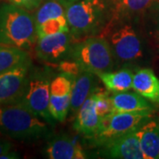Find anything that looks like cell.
<instances>
[{"label": "cell", "mask_w": 159, "mask_h": 159, "mask_svg": "<svg viewBox=\"0 0 159 159\" xmlns=\"http://www.w3.org/2000/svg\"><path fill=\"white\" fill-rule=\"evenodd\" d=\"M66 15V7L58 0H45L36 9L34 20L36 26L52 19Z\"/></svg>", "instance_id": "44dd1931"}, {"label": "cell", "mask_w": 159, "mask_h": 159, "mask_svg": "<svg viewBox=\"0 0 159 159\" xmlns=\"http://www.w3.org/2000/svg\"><path fill=\"white\" fill-rule=\"evenodd\" d=\"M99 80L111 93L127 91L133 89L134 73L129 68H122L118 71H110L97 74Z\"/></svg>", "instance_id": "d6986e66"}, {"label": "cell", "mask_w": 159, "mask_h": 159, "mask_svg": "<svg viewBox=\"0 0 159 159\" xmlns=\"http://www.w3.org/2000/svg\"><path fill=\"white\" fill-rule=\"evenodd\" d=\"M111 7L105 0H79L69 5L66 15L74 41L102 34L112 16Z\"/></svg>", "instance_id": "7a4b0ae2"}, {"label": "cell", "mask_w": 159, "mask_h": 159, "mask_svg": "<svg viewBox=\"0 0 159 159\" xmlns=\"http://www.w3.org/2000/svg\"><path fill=\"white\" fill-rule=\"evenodd\" d=\"M100 36L108 40L116 63L130 65L144 57L142 37L128 20L111 19Z\"/></svg>", "instance_id": "8992f818"}, {"label": "cell", "mask_w": 159, "mask_h": 159, "mask_svg": "<svg viewBox=\"0 0 159 159\" xmlns=\"http://www.w3.org/2000/svg\"><path fill=\"white\" fill-rule=\"evenodd\" d=\"M67 59L81 71L95 74L112 71L116 64L111 46L102 36H92L75 42Z\"/></svg>", "instance_id": "5b68a950"}, {"label": "cell", "mask_w": 159, "mask_h": 159, "mask_svg": "<svg viewBox=\"0 0 159 159\" xmlns=\"http://www.w3.org/2000/svg\"><path fill=\"white\" fill-rule=\"evenodd\" d=\"M11 148H12V144L11 142L6 140V138L0 136V156L8 151H11Z\"/></svg>", "instance_id": "d4e9b609"}, {"label": "cell", "mask_w": 159, "mask_h": 159, "mask_svg": "<svg viewBox=\"0 0 159 159\" xmlns=\"http://www.w3.org/2000/svg\"><path fill=\"white\" fill-rule=\"evenodd\" d=\"M96 93L97 91L83 102L74 122V130L87 138L92 137L97 133L102 121L96 111Z\"/></svg>", "instance_id": "5bb4252c"}, {"label": "cell", "mask_w": 159, "mask_h": 159, "mask_svg": "<svg viewBox=\"0 0 159 159\" xmlns=\"http://www.w3.org/2000/svg\"><path fill=\"white\" fill-rule=\"evenodd\" d=\"M10 4L21 7L27 11H33L39 7L44 0H7Z\"/></svg>", "instance_id": "cb8c5ba5"}, {"label": "cell", "mask_w": 159, "mask_h": 159, "mask_svg": "<svg viewBox=\"0 0 159 159\" xmlns=\"http://www.w3.org/2000/svg\"><path fill=\"white\" fill-rule=\"evenodd\" d=\"M96 111L98 116L103 119L109 114L113 112L112 102L111 100L110 91L98 89L96 93Z\"/></svg>", "instance_id": "603a6c76"}, {"label": "cell", "mask_w": 159, "mask_h": 159, "mask_svg": "<svg viewBox=\"0 0 159 159\" xmlns=\"http://www.w3.org/2000/svg\"><path fill=\"white\" fill-rule=\"evenodd\" d=\"M156 0H111L112 8L111 19L128 20L142 15Z\"/></svg>", "instance_id": "e0dca14e"}, {"label": "cell", "mask_w": 159, "mask_h": 159, "mask_svg": "<svg viewBox=\"0 0 159 159\" xmlns=\"http://www.w3.org/2000/svg\"><path fill=\"white\" fill-rule=\"evenodd\" d=\"M31 57L26 50L0 44V74L30 62Z\"/></svg>", "instance_id": "ffe728a7"}, {"label": "cell", "mask_w": 159, "mask_h": 159, "mask_svg": "<svg viewBox=\"0 0 159 159\" xmlns=\"http://www.w3.org/2000/svg\"><path fill=\"white\" fill-rule=\"evenodd\" d=\"M53 73L49 67L31 66L17 102L40 117L48 124L54 125L56 120L50 111V89Z\"/></svg>", "instance_id": "277c9868"}, {"label": "cell", "mask_w": 159, "mask_h": 159, "mask_svg": "<svg viewBox=\"0 0 159 159\" xmlns=\"http://www.w3.org/2000/svg\"><path fill=\"white\" fill-rule=\"evenodd\" d=\"M20 155L16 152L13 151H8L6 153L3 154L2 156H0V159H13V158H20Z\"/></svg>", "instance_id": "484cf974"}, {"label": "cell", "mask_w": 159, "mask_h": 159, "mask_svg": "<svg viewBox=\"0 0 159 159\" xmlns=\"http://www.w3.org/2000/svg\"><path fill=\"white\" fill-rule=\"evenodd\" d=\"M153 111L111 112L102 119L101 125L92 137L88 138L94 148L104 142L141 128L151 119Z\"/></svg>", "instance_id": "52a82bcc"}, {"label": "cell", "mask_w": 159, "mask_h": 159, "mask_svg": "<svg viewBox=\"0 0 159 159\" xmlns=\"http://www.w3.org/2000/svg\"><path fill=\"white\" fill-rule=\"evenodd\" d=\"M69 25L66 15L52 19L36 26V33L38 38L46 35L54 34L60 32H69Z\"/></svg>", "instance_id": "7402d4cb"}, {"label": "cell", "mask_w": 159, "mask_h": 159, "mask_svg": "<svg viewBox=\"0 0 159 159\" xmlns=\"http://www.w3.org/2000/svg\"><path fill=\"white\" fill-rule=\"evenodd\" d=\"M74 43L70 31L46 35L37 40L35 56L42 62L57 66L68 58Z\"/></svg>", "instance_id": "ba28073f"}, {"label": "cell", "mask_w": 159, "mask_h": 159, "mask_svg": "<svg viewBox=\"0 0 159 159\" xmlns=\"http://www.w3.org/2000/svg\"><path fill=\"white\" fill-rule=\"evenodd\" d=\"M51 126L17 101L0 104V134L11 140L34 142L48 139Z\"/></svg>", "instance_id": "6da1fadb"}, {"label": "cell", "mask_w": 159, "mask_h": 159, "mask_svg": "<svg viewBox=\"0 0 159 159\" xmlns=\"http://www.w3.org/2000/svg\"><path fill=\"white\" fill-rule=\"evenodd\" d=\"M37 40L34 15L10 3L0 6V44L28 51Z\"/></svg>", "instance_id": "3957f363"}, {"label": "cell", "mask_w": 159, "mask_h": 159, "mask_svg": "<svg viewBox=\"0 0 159 159\" xmlns=\"http://www.w3.org/2000/svg\"><path fill=\"white\" fill-rule=\"evenodd\" d=\"M98 80L99 77L97 74L87 71H80L74 75L70 104V111L73 115L76 116L78 111L88 97L99 89L97 86Z\"/></svg>", "instance_id": "4fadbf2b"}, {"label": "cell", "mask_w": 159, "mask_h": 159, "mask_svg": "<svg viewBox=\"0 0 159 159\" xmlns=\"http://www.w3.org/2000/svg\"><path fill=\"white\" fill-rule=\"evenodd\" d=\"M74 76L61 73L53 77L50 89V111L56 122H64L70 112Z\"/></svg>", "instance_id": "30bf717a"}, {"label": "cell", "mask_w": 159, "mask_h": 159, "mask_svg": "<svg viewBox=\"0 0 159 159\" xmlns=\"http://www.w3.org/2000/svg\"><path fill=\"white\" fill-rule=\"evenodd\" d=\"M32 61L0 74V104L16 101L22 92Z\"/></svg>", "instance_id": "8fae6325"}, {"label": "cell", "mask_w": 159, "mask_h": 159, "mask_svg": "<svg viewBox=\"0 0 159 159\" xmlns=\"http://www.w3.org/2000/svg\"><path fill=\"white\" fill-rule=\"evenodd\" d=\"M113 112L153 111V105L137 92H115L111 95Z\"/></svg>", "instance_id": "9a60e30c"}, {"label": "cell", "mask_w": 159, "mask_h": 159, "mask_svg": "<svg viewBox=\"0 0 159 159\" xmlns=\"http://www.w3.org/2000/svg\"><path fill=\"white\" fill-rule=\"evenodd\" d=\"M139 129L97 146V155L102 158L144 159Z\"/></svg>", "instance_id": "9c48e42d"}, {"label": "cell", "mask_w": 159, "mask_h": 159, "mask_svg": "<svg viewBox=\"0 0 159 159\" xmlns=\"http://www.w3.org/2000/svg\"><path fill=\"white\" fill-rule=\"evenodd\" d=\"M133 89L149 102L159 104V78L152 69L142 68L134 74Z\"/></svg>", "instance_id": "2e32d148"}, {"label": "cell", "mask_w": 159, "mask_h": 159, "mask_svg": "<svg viewBox=\"0 0 159 159\" xmlns=\"http://www.w3.org/2000/svg\"><path fill=\"white\" fill-rule=\"evenodd\" d=\"M58 1H60L63 5H64V6L66 8L69 5H71V4H73V3H75V2H77V1H79V0H58Z\"/></svg>", "instance_id": "4316f807"}, {"label": "cell", "mask_w": 159, "mask_h": 159, "mask_svg": "<svg viewBox=\"0 0 159 159\" xmlns=\"http://www.w3.org/2000/svg\"><path fill=\"white\" fill-rule=\"evenodd\" d=\"M144 159L159 158V119H150L139 129Z\"/></svg>", "instance_id": "ac0fdd59"}, {"label": "cell", "mask_w": 159, "mask_h": 159, "mask_svg": "<svg viewBox=\"0 0 159 159\" xmlns=\"http://www.w3.org/2000/svg\"><path fill=\"white\" fill-rule=\"evenodd\" d=\"M44 157L50 159H84L82 147L66 134L51 136L44 148Z\"/></svg>", "instance_id": "7c38bea8"}]
</instances>
